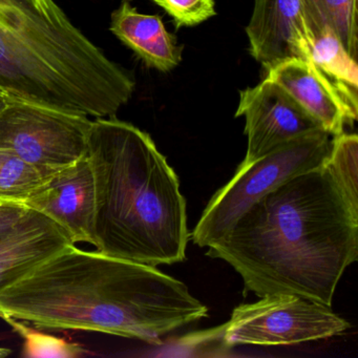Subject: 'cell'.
<instances>
[{
	"label": "cell",
	"mask_w": 358,
	"mask_h": 358,
	"mask_svg": "<svg viewBox=\"0 0 358 358\" xmlns=\"http://www.w3.org/2000/svg\"><path fill=\"white\" fill-rule=\"evenodd\" d=\"M206 255L229 264L246 292L332 307L341 276L357 259L358 204L324 162L257 201Z\"/></svg>",
	"instance_id": "obj_1"
},
{
	"label": "cell",
	"mask_w": 358,
	"mask_h": 358,
	"mask_svg": "<svg viewBox=\"0 0 358 358\" xmlns=\"http://www.w3.org/2000/svg\"><path fill=\"white\" fill-rule=\"evenodd\" d=\"M208 316L181 280L157 267L66 247L0 295V317L161 343Z\"/></svg>",
	"instance_id": "obj_2"
},
{
	"label": "cell",
	"mask_w": 358,
	"mask_h": 358,
	"mask_svg": "<svg viewBox=\"0 0 358 358\" xmlns=\"http://www.w3.org/2000/svg\"><path fill=\"white\" fill-rule=\"evenodd\" d=\"M98 252L157 267L186 259L190 238L180 181L150 134L116 117L93 120Z\"/></svg>",
	"instance_id": "obj_3"
},
{
	"label": "cell",
	"mask_w": 358,
	"mask_h": 358,
	"mask_svg": "<svg viewBox=\"0 0 358 358\" xmlns=\"http://www.w3.org/2000/svg\"><path fill=\"white\" fill-rule=\"evenodd\" d=\"M133 73L110 60L55 0H0V93L94 118L133 97Z\"/></svg>",
	"instance_id": "obj_4"
},
{
	"label": "cell",
	"mask_w": 358,
	"mask_h": 358,
	"mask_svg": "<svg viewBox=\"0 0 358 358\" xmlns=\"http://www.w3.org/2000/svg\"><path fill=\"white\" fill-rule=\"evenodd\" d=\"M331 146V136L320 129L249 164L238 165L234 178L213 194L205 207L190 236L194 244L208 247L217 242L264 196L291 178L326 162Z\"/></svg>",
	"instance_id": "obj_5"
},
{
	"label": "cell",
	"mask_w": 358,
	"mask_h": 358,
	"mask_svg": "<svg viewBox=\"0 0 358 358\" xmlns=\"http://www.w3.org/2000/svg\"><path fill=\"white\" fill-rule=\"evenodd\" d=\"M92 125L83 115L9 99L0 112V150L54 173L87 156Z\"/></svg>",
	"instance_id": "obj_6"
},
{
	"label": "cell",
	"mask_w": 358,
	"mask_h": 358,
	"mask_svg": "<svg viewBox=\"0 0 358 358\" xmlns=\"http://www.w3.org/2000/svg\"><path fill=\"white\" fill-rule=\"evenodd\" d=\"M350 328L330 306L297 295L269 294L234 308L222 333L229 347L280 345L329 338Z\"/></svg>",
	"instance_id": "obj_7"
},
{
	"label": "cell",
	"mask_w": 358,
	"mask_h": 358,
	"mask_svg": "<svg viewBox=\"0 0 358 358\" xmlns=\"http://www.w3.org/2000/svg\"><path fill=\"white\" fill-rule=\"evenodd\" d=\"M236 117H244L247 136L246 156L241 164H249L301 136L322 129L284 87L267 77L241 92Z\"/></svg>",
	"instance_id": "obj_8"
},
{
	"label": "cell",
	"mask_w": 358,
	"mask_h": 358,
	"mask_svg": "<svg viewBox=\"0 0 358 358\" xmlns=\"http://www.w3.org/2000/svg\"><path fill=\"white\" fill-rule=\"evenodd\" d=\"M24 205L64 228L73 244L94 245L95 179L87 156L52 173Z\"/></svg>",
	"instance_id": "obj_9"
},
{
	"label": "cell",
	"mask_w": 358,
	"mask_h": 358,
	"mask_svg": "<svg viewBox=\"0 0 358 358\" xmlns=\"http://www.w3.org/2000/svg\"><path fill=\"white\" fill-rule=\"evenodd\" d=\"M246 34L250 55L266 71L290 58L311 62L303 0H255Z\"/></svg>",
	"instance_id": "obj_10"
},
{
	"label": "cell",
	"mask_w": 358,
	"mask_h": 358,
	"mask_svg": "<svg viewBox=\"0 0 358 358\" xmlns=\"http://www.w3.org/2000/svg\"><path fill=\"white\" fill-rule=\"evenodd\" d=\"M71 245L75 244L64 228L43 213L27 209L0 236V295Z\"/></svg>",
	"instance_id": "obj_11"
},
{
	"label": "cell",
	"mask_w": 358,
	"mask_h": 358,
	"mask_svg": "<svg viewBox=\"0 0 358 358\" xmlns=\"http://www.w3.org/2000/svg\"><path fill=\"white\" fill-rule=\"evenodd\" d=\"M267 78L284 87L331 137L353 127L358 110L311 62L290 58L267 71Z\"/></svg>",
	"instance_id": "obj_12"
},
{
	"label": "cell",
	"mask_w": 358,
	"mask_h": 358,
	"mask_svg": "<svg viewBox=\"0 0 358 358\" xmlns=\"http://www.w3.org/2000/svg\"><path fill=\"white\" fill-rule=\"evenodd\" d=\"M110 30L148 68L167 73L182 62L183 45L167 31L161 16L139 13L129 0L113 12Z\"/></svg>",
	"instance_id": "obj_13"
},
{
	"label": "cell",
	"mask_w": 358,
	"mask_h": 358,
	"mask_svg": "<svg viewBox=\"0 0 358 358\" xmlns=\"http://www.w3.org/2000/svg\"><path fill=\"white\" fill-rule=\"evenodd\" d=\"M306 28L311 41L312 64L341 92L348 103L358 110L357 60L326 24H310Z\"/></svg>",
	"instance_id": "obj_14"
},
{
	"label": "cell",
	"mask_w": 358,
	"mask_h": 358,
	"mask_svg": "<svg viewBox=\"0 0 358 358\" xmlns=\"http://www.w3.org/2000/svg\"><path fill=\"white\" fill-rule=\"evenodd\" d=\"M306 26L326 24L357 60L358 28L356 0H303ZM307 29V28H306Z\"/></svg>",
	"instance_id": "obj_15"
},
{
	"label": "cell",
	"mask_w": 358,
	"mask_h": 358,
	"mask_svg": "<svg viewBox=\"0 0 358 358\" xmlns=\"http://www.w3.org/2000/svg\"><path fill=\"white\" fill-rule=\"evenodd\" d=\"M51 173L33 166L10 150H0V203L24 205Z\"/></svg>",
	"instance_id": "obj_16"
},
{
	"label": "cell",
	"mask_w": 358,
	"mask_h": 358,
	"mask_svg": "<svg viewBox=\"0 0 358 358\" xmlns=\"http://www.w3.org/2000/svg\"><path fill=\"white\" fill-rule=\"evenodd\" d=\"M326 162L349 198L358 204L357 135L345 131L341 135L334 136L330 155Z\"/></svg>",
	"instance_id": "obj_17"
},
{
	"label": "cell",
	"mask_w": 358,
	"mask_h": 358,
	"mask_svg": "<svg viewBox=\"0 0 358 358\" xmlns=\"http://www.w3.org/2000/svg\"><path fill=\"white\" fill-rule=\"evenodd\" d=\"M24 338V355L36 358H75L83 355L85 349L78 343H69L51 334L39 332L11 317H3Z\"/></svg>",
	"instance_id": "obj_18"
},
{
	"label": "cell",
	"mask_w": 358,
	"mask_h": 358,
	"mask_svg": "<svg viewBox=\"0 0 358 358\" xmlns=\"http://www.w3.org/2000/svg\"><path fill=\"white\" fill-rule=\"evenodd\" d=\"M171 18L176 28L198 26L217 15L215 0H152Z\"/></svg>",
	"instance_id": "obj_19"
},
{
	"label": "cell",
	"mask_w": 358,
	"mask_h": 358,
	"mask_svg": "<svg viewBox=\"0 0 358 358\" xmlns=\"http://www.w3.org/2000/svg\"><path fill=\"white\" fill-rule=\"evenodd\" d=\"M28 207L17 203H0V236L11 229L24 215Z\"/></svg>",
	"instance_id": "obj_20"
},
{
	"label": "cell",
	"mask_w": 358,
	"mask_h": 358,
	"mask_svg": "<svg viewBox=\"0 0 358 358\" xmlns=\"http://www.w3.org/2000/svg\"><path fill=\"white\" fill-rule=\"evenodd\" d=\"M8 100H9V98H8L7 96L0 93V112L7 106Z\"/></svg>",
	"instance_id": "obj_21"
},
{
	"label": "cell",
	"mask_w": 358,
	"mask_h": 358,
	"mask_svg": "<svg viewBox=\"0 0 358 358\" xmlns=\"http://www.w3.org/2000/svg\"><path fill=\"white\" fill-rule=\"evenodd\" d=\"M11 353V350L6 349V348H0V357H6Z\"/></svg>",
	"instance_id": "obj_22"
}]
</instances>
